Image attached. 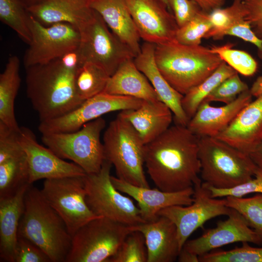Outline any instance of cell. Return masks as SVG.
<instances>
[{
	"label": "cell",
	"instance_id": "bcb514c9",
	"mask_svg": "<svg viewBox=\"0 0 262 262\" xmlns=\"http://www.w3.org/2000/svg\"><path fill=\"white\" fill-rule=\"evenodd\" d=\"M249 156L255 164L262 168V140L249 154Z\"/></svg>",
	"mask_w": 262,
	"mask_h": 262
},
{
	"label": "cell",
	"instance_id": "ac0fdd59",
	"mask_svg": "<svg viewBox=\"0 0 262 262\" xmlns=\"http://www.w3.org/2000/svg\"><path fill=\"white\" fill-rule=\"evenodd\" d=\"M111 179L116 189L128 195L137 202L141 217L145 222L156 220L159 217V212L164 209L176 205H189L194 201L193 187L169 192L158 188L135 186L112 176Z\"/></svg>",
	"mask_w": 262,
	"mask_h": 262
},
{
	"label": "cell",
	"instance_id": "9c48e42d",
	"mask_svg": "<svg viewBox=\"0 0 262 262\" xmlns=\"http://www.w3.org/2000/svg\"><path fill=\"white\" fill-rule=\"evenodd\" d=\"M112 164L105 160L97 173L84 177L86 203L97 216L104 217L127 226L145 223L140 211L128 197L113 185L110 171Z\"/></svg>",
	"mask_w": 262,
	"mask_h": 262
},
{
	"label": "cell",
	"instance_id": "c3c4849f",
	"mask_svg": "<svg viewBox=\"0 0 262 262\" xmlns=\"http://www.w3.org/2000/svg\"><path fill=\"white\" fill-rule=\"evenodd\" d=\"M20 0L27 8L37 4L44 0Z\"/></svg>",
	"mask_w": 262,
	"mask_h": 262
},
{
	"label": "cell",
	"instance_id": "7bdbcfd3",
	"mask_svg": "<svg viewBox=\"0 0 262 262\" xmlns=\"http://www.w3.org/2000/svg\"><path fill=\"white\" fill-rule=\"evenodd\" d=\"M245 19L260 39L262 40V0H242Z\"/></svg>",
	"mask_w": 262,
	"mask_h": 262
},
{
	"label": "cell",
	"instance_id": "3957f363",
	"mask_svg": "<svg viewBox=\"0 0 262 262\" xmlns=\"http://www.w3.org/2000/svg\"><path fill=\"white\" fill-rule=\"evenodd\" d=\"M18 237L38 246L51 262H66L72 238L63 219L47 202L41 190L32 184L25 195Z\"/></svg>",
	"mask_w": 262,
	"mask_h": 262
},
{
	"label": "cell",
	"instance_id": "30bf717a",
	"mask_svg": "<svg viewBox=\"0 0 262 262\" xmlns=\"http://www.w3.org/2000/svg\"><path fill=\"white\" fill-rule=\"evenodd\" d=\"M79 31L81 36L79 49L82 64L85 62L97 64L111 76L122 63L135 57L95 10Z\"/></svg>",
	"mask_w": 262,
	"mask_h": 262
},
{
	"label": "cell",
	"instance_id": "ee69618b",
	"mask_svg": "<svg viewBox=\"0 0 262 262\" xmlns=\"http://www.w3.org/2000/svg\"><path fill=\"white\" fill-rule=\"evenodd\" d=\"M195 1L202 11L210 13L215 9L221 8L225 0H192Z\"/></svg>",
	"mask_w": 262,
	"mask_h": 262
},
{
	"label": "cell",
	"instance_id": "44dd1931",
	"mask_svg": "<svg viewBox=\"0 0 262 262\" xmlns=\"http://www.w3.org/2000/svg\"><path fill=\"white\" fill-rule=\"evenodd\" d=\"M131 231L144 235L147 252V262H173L180 251L175 225L164 216L152 222L129 226Z\"/></svg>",
	"mask_w": 262,
	"mask_h": 262
},
{
	"label": "cell",
	"instance_id": "ab89813d",
	"mask_svg": "<svg viewBox=\"0 0 262 262\" xmlns=\"http://www.w3.org/2000/svg\"><path fill=\"white\" fill-rule=\"evenodd\" d=\"M213 197H225L228 196L243 197L251 193L262 194V168L258 167L255 175L246 182L229 189H218L208 185Z\"/></svg>",
	"mask_w": 262,
	"mask_h": 262
},
{
	"label": "cell",
	"instance_id": "cb8c5ba5",
	"mask_svg": "<svg viewBox=\"0 0 262 262\" xmlns=\"http://www.w3.org/2000/svg\"><path fill=\"white\" fill-rule=\"evenodd\" d=\"M93 0H44L27 8L29 13L46 26L66 22L78 30L93 14Z\"/></svg>",
	"mask_w": 262,
	"mask_h": 262
},
{
	"label": "cell",
	"instance_id": "681fc988",
	"mask_svg": "<svg viewBox=\"0 0 262 262\" xmlns=\"http://www.w3.org/2000/svg\"><path fill=\"white\" fill-rule=\"evenodd\" d=\"M164 2L167 5L168 8H169V5H168V1H167V0H163ZM170 9V8H169Z\"/></svg>",
	"mask_w": 262,
	"mask_h": 262
},
{
	"label": "cell",
	"instance_id": "5b68a950",
	"mask_svg": "<svg viewBox=\"0 0 262 262\" xmlns=\"http://www.w3.org/2000/svg\"><path fill=\"white\" fill-rule=\"evenodd\" d=\"M198 157L203 182L218 189L246 182L258 168L249 155L215 137L199 138Z\"/></svg>",
	"mask_w": 262,
	"mask_h": 262
},
{
	"label": "cell",
	"instance_id": "7a4b0ae2",
	"mask_svg": "<svg viewBox=\"0 0 262 262\" xmlns=\"http://www.w3.org/2000/svg\"><path fill=\"white\" fill-rule=\"evenodd\" d=\"M25 68L27 95L40 121L64 115L83 102L75 91L76 70L59 58Z\"/></svg>",
	"mask_w": 262,
	"mask_h": 262
},
{
	"label": "cell",
	"instance_id": "d4e9b609",
	"mask_svg": "<svg viewBox=\"0 0 262 262\" xmlns=\"http://www.w3.org/2000/svg\"><path fill=\"white\" fill-rule=\"evenodd\" d=\"M90 7L135 57L141 51V37L124 0H93Z\"/></svg>",
	"mask_w": 262,
	"mask_h": 262
},
{
	"label": "cell",
	"instance_id": "1f68e13d",
	"mask_svg": "<svg viewBox=\"0 0 262 262\" xmlns=\"http://www.w3.org/2000/svg\"><path fill=\"white\" fill-rule=\"evenodd\" d=\"M30 14L20 0H0V20L28 45L32 40Z\"/></svg>",
	"mask_w": 262,
	"mask_h": 262
},
{
	"label": "cell",
	"instance_id": "9a60e30c",
	"mask_svg": "<svg viewBox=\"0 0 262 262\" xmlns=\"http://www.w3.org/2000/svg\"><path fill=\"white\" fill-rule=\"evenodd\" d=\"M140 36L145 42L160 45L176 40L179 28L163 0H124Z\"/></svg>",
	"mask_w": 262,
	"mask_h": 262
},
{
	"label": "cell",
	"instance_id": "e0dca14e",
	"mask_svg": "<svg viewBox=\"0 0 262 262\" xmlns=\"http://www.w3.org/2000/svg\"><path fill=\"white\" fill-rule=\"evenodd\" d=\"M228 216L227 219L218 222L215 228L205 230L198 237L188 240L182 248L199 257L233 243L262 245L260 238L239 213L231 209Z\"/></svg>",
	"mask_w": 262,
	"mask_h": 262
},
{
	"label": "cell",
	"instance_id": "8d00e7d4",
	"mask_svg": "<svg viewBox=\"0 0 262 262\" xmlns=\"http://www.w3.org/2000/svg\"><path fill=\"white\" fill-rule=\"evenodd\" d=\"M209 14L201 10L187 23L179 28L176 34V41L188 46L200 45L201 39L213 27Z\"/></svg>",
	"mask_w": 262,
	"mask_h": 262
},
{
	"label": "cell",
	"instance_id": "83f0119b",
	"mask_svg": "<svg viewBox=\"0 0 262 262\" xmlns=\"http://www.w3.org/2000/svg\"><path fill=\"white\" fill-rule=\"evenodd\" d=\"M20 61L16 55L10 56L0 75V122L19 131L14 110L15 100L21 82Z\"/></svg>",
	"mask_w": 262,
	"mask_h": 262
},
{
	"label": "cell",
	"instance_id": "ba28073f",
	"mask_svg": "<svg viewBox=\"0 0 262 262\" xmlns=\"http://www.w3.org/2000/svg\"><path fill=\"white\" fill-rule=\"evenodd\" d=\"M131 231L129 226L110 219L94 218L72 236L66 262H107Z\"/></svg>",
	"mask_w": 262,
	"mask_h": 262
},
{
	"label": "cell",
	"instance_id": "4316f807",
	"mask_svg": "<svg viewBox=\"0 0 262 262\" xmlns=\"http://www.w3.org/2000/svg\"><path fill=\"white\" fill-rule=\"evenodd\" d=\"M104 92L144 100H160L149 81L136 67L133 59L122 63L110 76Z\"/></svg>",
	"mask_w": 262,
	"mask_h": 262
},
{
	"label": "cell",
	"instance_id": "f6af8a7d",
	"mask_svg": "<svg viewBox=\"0 0 262 262\" xmlns=\"http://www.w3.org/2000/svg\"><path fill=\"white\" fill-rule=\"evenodd\" d=\"M177 260L179 262H199V256L183 248L178 255Z\"/></svg>",
	"mask_w": 262,
	"mask_h": 262
},
{
	"label": "cell",
	"instance_id": "5bb4252c",
	"mask_svg": "<svg viewBox=\"0 0 262 262\" xmlns=\"http://www.w3.org/2000/svg\"><path fill=\"white\" fill-rule=\"evenodd\" d=\"M143 101L132 97L111 95L103 92L84 100L79 107L64 115L40 121L38 129L42 134L73 132L105 114L137 109Z\"/></svg>",
	"mask_w": 262,
	"mask_h": 262
},
{
	"label": "cell",
	"instance_id": "8992f818",
	"mask_svg": "<svg viewBox=\"0 0 262 262\" xmlns=\"http://www.w3.org/2000/svg\"><path fill=\"white\" fill-rule=\"evenodd\" d=\"M105 159L118 178L135 186L149 188L144 171L145 144L130 123L118 114L103 135Z\"/></svg>",
	"mask_w": 262,
	"mask_h": 262
},
{
	"label": "cell",
	"instance_id": "6da1fadb",
	"mask_svg": "<svg viewBox=\"0 0 262 262\" xmlns=\"http://www.w3.org/2000/svg\"><path fill=\"white\" fill-rule=\"evenodd\" d=\"M198 143L187 126L176 124L145 145V164L157 188L178 192L201 180Z\"/></svg>",
	"mask_w": 262,
	"mask_h": 262
},
{
	"label": "cell",
	"instance_id": "ffe728a7",
	"mask_svg": "<svg viewBox=\"0 0 262 262\" xmlns=\"http://www.w3.org/2000/svg\"><path fill=\"white\" fill-rule=\"evenodd\" d=\"M249 89L243 92L232 102L221 106L203 101L187 127L198 138L216 137L232 122L241 110L252 100Z\"/></svg>",
	"mask_w": 262,
	"mask_h": 262
},
{
	"label": "cell",
	"instance_id": "f35d334b",
	"mask_svg": "<svg viewBox=\"0 0 262 262\" xmlns=\"http://www.w3.org/2000/svg\"><path fill=\"white\" fill-rule=\"evenodd\" d=\"M248 85L237 72L219 84L203 101L220 102L227 104L233 101L243 92L249 90Z\"/></svg>",
	"mask_w": 262,
	"mask_h": 262
},
{
	"label": "cell",
	"instance_id": "2e32d148",
	"mask_svg": "<svg viewBox=\"0 0 262 262\" xmlns=\"http://www.w3.org/2000/svg\"><path fill=\"white\" fill-rule=\"evenodd\" d=\"M18 140L27 156L30 184H32L41 179L85 176L86 174L75 163L65 161L48 147L40 145L33 131L29 128L20 127Z\"/></svg>",
	"mask_w": 262,
	"mask_h": 262
},
{
	"label": "cell",
	"instance_id": "4fadbf2b",
	"mask_svg": "<svg viewBox=\"0 0 262 262\" xmlns=\"http://www.w3.org/2000/svg\"><path fill=\"white\" fill-rule=\"evenodd\" d=\"M194 201L187 206L176 205L160 211L175 225L180 250L190 235L211 219L220 215L228 216L231 209L227 206L225 197H213L210 190L201 180L193 186Z\"/></svg>",
	"mask_w": 262,
	"mask_h": 262
},
{
	"label": "cell",
	"instance_id": "74e56055",
	"mask_svg": "<svg viewBox=\"0 0 262 262\" xmlns=\"http://www.w3.org/2000/svg\"><path fill=\"white\" fill-rule=\"evenodd\" d=\"M147 252L145 237L139 231H131L121 246L107 262H147Z\"/></svg>",
	"mask_w": 262,
	"mask_h": 262
},
{
	"label": "cell",
	"instance_id": "b9f144b4",
	"mask_svg": "<svg viewBox=\"0 0 262 262\" xmlns=\"http://www.w3.org/2000/svg\"><path fill=\"white\" fill-rule=\"evenodd\" d=\"M179 28L190 21L201 9L192 0H167Z\"/></svg>",
	"mask_w": 262,
	"mask_h": 262
},
{
	"label": "cell",
	"instance_id": "8fae6325",
	"mask_svg": "<svg viewBox=\"0 0 262 262\" xmlns=\"http://www.w3.org/2000/svg\"><path fill=\"white\" fill-rule=\"evenodd\" d=\"M85 176L46 179L40 190L47 202L63 219L72 237L84 224L98 217L86 203Z\"/></svg>",
	"mask_w": 262,
	"mask_h": 262
},
{
	"label": "cell",
	"instance_id": "603a6c76",
	"mask_svg": "<svg viewBox=\"0 0 262 262\" xmlns=\"http://www.w3.org/2000/svg\"><path fill=\"white\" fill-rule=\"evenodd\" d=\"M118 114L130 123L145 145L170 127L173 115L168 106L161 100H144L139 108L121 111Z\"/></svg>",
	"mask_w": 262,
	"mask_h": 262
},
{
	"label": "cell",
	"instance_id": "836d02e7",
	"mask_svg": "<svg viewBox=\"0 0 262 262\" xmlns=\"http://www.w3.org/2000/svg\"><path fill=\"white\" fill-rule=\"evenodd\" d=\"M212 28L204 38L220 40L223 38L224 32L238 21L245 18V12L242 0H234L225 8L214 9L210 14Z\"/></svg>",
	"mask_w": 262,
	"mask_h": 262
},
{
	"label": "cell",
	"instance_id": "d6a6232c",
	"mask_svg": "<svg viewBox=\"0 0 262 262\" xmlns=\"http://www.w3.org/2000/svg\"><path fill=\"white\" fill-rule=\"evenodd\" d=\"M250 197H225L227 206L237 211L262 242V194Z\"/></svg>",
	"mask_w": 262,
	"mask_h": 262
},
{
	"label": "cell",
	"instance_id": "7402d4cb",
	"mask_svg": "<svg viewBox=\"0 0 262 262\" xmlns=\"http://www.w3.org/2000/svg\"><path fill=\"white\" fill-rule=\"evenodd\" d=\"M155 46L154 44L144 42L140 53L133 59L134 63L149 81L160 100L170 109L176 124L187 126L189 119L182 107L183 95L169 84L159 70L155 59Z\"/></svg>",
	"mask_w": 262,
	"mask_h": 262
},
{
	"label": "cell",
	"instance_id": "d590c367",
	"mask_svg": "<svg viewBox=\"0 0 262 262\" xmlns=\"http://www.w3.org/2000/svg\"><path fill=\"white\" fill-rule=\"evenodd\" d=\"M248 243L229 250L211 251L199 256V262H262V247Z\"/></svg>",
	"mask_w": 262,
	"mask_h": 262
},
{
	"label": "cell",
	"instance_id": "52a82bcc",
	"mask_svg": "<svg viewBox=\"0 0 262 262\" xmlns=\"http://www.w3.org/2000/svg\"><path fill=\"white\" fill-rule=\"evenodd\" d=\"M105 120L100 117L73 132L43 134L42 141L58 156L80 166L86 174L98 172L106 160L100 140Z\"/></svg>",
	"mask_w": 262,
	"mask_h": 262
},
{
	"label": "cell",
	"instance_id": "7c38bea8",
	"mask_svg": "<svg viewBox=\"0 0 262 262\" xmlns=\"http://www.w3.org/2000/svg\"><path fill=\"white\" fill-rule=\"evenodd\" d=\"M32 40L24 56L26 67L48 63L79 46L78 29L68 23L44 25L30 14Z\"/></svg>",
	"mask_w": 262,
	"mask_h": 262
},
{
	"label": "cell",
	"instance_id": "60d3db41",
	"mask_svg": "<svg viewBox=\"0 0 262 262\" xmlns=\"http://www.w3.org/2000/svg\"><path fill=\"white\" fill-rule=\"evenodd\" d=\"M14 262H51L49 256L31 241L18 237Z\"/></svg>",
	"mask_w": 262,
	"mask_h": 262
},
{
	"label": "cell",
	"instance_id": "d6986e66",
	"mask_svg": "<svg viewBox=\"0 0 262 262\" xmlns=\"http://www.w3.org/2000/svg\"><path fill=\"white\" fill-rule=\"evenodd\" d=\"M215 138L249 155L262 140V95L243 108Z\"/></svg>",
	"mask_w": 262,
	"mask_h": 262
},
{
	"label": "cell",
	"instance_id": "f546056e",
	"mask_svg": "<svg viewBox=\"0 0 262 262\" xmlns=\"http://www.w3.org/2000/svg\"><path fill=\"white\" fill-rule=\"evenodd\" d=\"M237 73L223 61L218 67L199 84L183 95L182 107L190 120L208 95L222 82Z\"/></svg>",
	"mask_w": 262,
	"mask_h": 262
},
{
	"label": "cell",
	"instance_id": "7dc6e473",
	"mask_svg": "<svg viewBox=\"0 0 262 262\" xmlns=\"http://www.w3.org/2000/svg\"><path fill=\"white\" fill-rule=\"evenodd\" d=\"M249 91L252 96L256 98L262 95V76L257 78Z\"/></svg>",
	"mask_w": 262,
	"mask_h": 262
},
{
	"label": "cell",
	"instance_id": "484cf974",
	"mask_svg": "<svg viewBox=\"0 0 262 262\" xmlns=\"http://www.w3.org/2000/svg\"><path fill=\"white\" fill-rule=\"evenodd\" d=\"M31 184L22 187L12 196L0 199V261L14 262L18 229L24 210V197Z\"/></svg>",
	"mask_w": 262,
	"mask_h": 262
},
{
	"label": "cell",
	"instance_id": "e575fe53",
	"mask_svg": "<svg viewBox=\"0 0 262 262\" xmlns=\"http://www.w3.org/2000/svg\"><path fill=\"white\" fill-rule=\"evenodd\" d=\"M233 46L232 43H228L213 46L210 49L238 73L245 76L253 75L258 68L257 62L246 51L233 49Z\"/></svg>",
	"mask_w": 262,
	"mask_h": 262
},
{
	"label": "cell",
	"instance_id": "277c9868",
	"mask_svg": "<svg viewBox=\"0 0 262 262\" xmlns=\"http://www.w3.org/2000/svg\"><path fill=\"white\" fill-rule=\"evenodd\" d=\"M155 59L165 80L183 95L212 74L223 61L211 49L176 41L156 45Z\"/></svg>",
	"mask_w": 262,
	"mask_h": 262
},
{
	"label": "cell",
	"instance_id": "4dcf8cb0",
	"mask_svg": "<svg viewBox=\"0 0 262 262\" xmlns=\"http://www.w3.org/2000/svg\"><path fill=\"white\" fill-rule=\"evenodd\" d=\"M110 76L101 66L85 62L76 70L74 85L78 98L84 101L104 91Z\"/></svg>",
	"mask_w": 262,
	"mask_h": 262
},
{
	"label": "cell",
	"instance_id": "f1b7e54d",
	"mask_svg": "<svg viewBox=\"0 0 262 262\" xmlns=\"http://www.w3.org/2000/svg\"><path fill=\"white\" fill-rule=\"evenodd\" d=\"M27 184H31L29 166L21 147L0 162V199L12 196Z\"/></svg>",
	"mask_w": 262,
	"mask_h": 262
}]
</instances>
